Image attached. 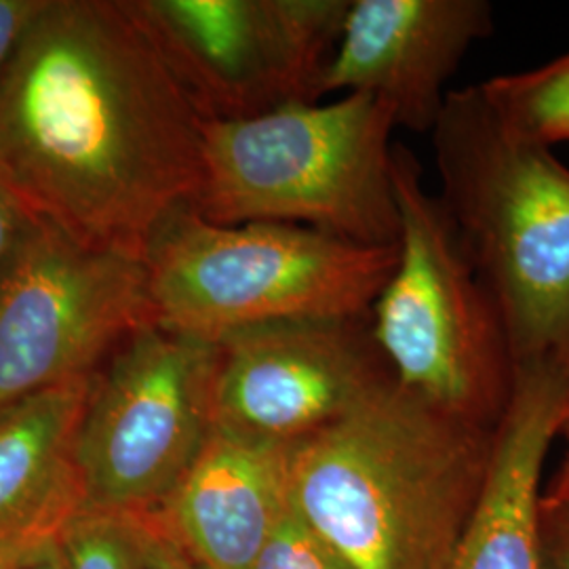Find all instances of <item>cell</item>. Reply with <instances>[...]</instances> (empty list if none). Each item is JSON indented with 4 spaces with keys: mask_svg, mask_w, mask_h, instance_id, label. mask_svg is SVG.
<instances>
[{
    "mask_svg": "<svg viewBox=\"0 0 569 569\" xmlns=\"http://www.w3.org/2000/svg\"><path fill=\"white\" fill-rule=\"evenodd\" d=\"M0 171L72 239L143 258L203 176L201 117L121 0H44L0 70Z\"/></svg>",
    "mask_w": 569,
    "mask_h": 569,
    "instance_id": "obj_1",
    "label": "cell"
},
{
    "mask_svg": "<svg viewBox=\"0 0 569 569\" xmlns=\"http://www.w3.org/2000/svg\"><path fill=\"white\" fill-rule=\"evenodd\" d=\"M493 435L392 380L289 448V502L352 569H446Z\"/></svg>",
    "mask_w": 569,
    "mask_h": 569,
    "instance_id": "obj_2",
    "label": "cell"
},
{
    "mask_svg": "<svg viewBox=\"0 0 569 569\" xmlns=\"http://www.w3.org/2000/svg\"><path fill=\"white\" fill-rule=\"evenodd\" d=\"M446 207L509 336L515 367L569 361V169L481 87L449 91L430 131Z\"/></svg>",
    "mask_w": 569,
    "mask_h": 569,
    "instance_id": "obj_3",
    "label": "cell"
},
{
    "mask_svg": "<svg viewBox=\"0 0 569 569\" xmlns=\"http://www.w3.org/2000/svg\"><path fill=\"white\" fill-rule=\"evenodd\" d=\"M395 129L387 106L366 93L201 121L203 176L190 207L211 224L305 226L350 243L397 244Z\"/></svg>",
    "mask_w": 569,
    "mask_h": 569,
    "instance_id": "obj_4",
    "label": "cell"
},
{
    "mask_svg": "<svg viewBox=\"0 0 569 569\" xmlns=\"http://www.w3.org/2000/svg\"><path fill=\"white\" fill-rule=\"evenodd\" d=\"M142 260L154 323L218 345L270 323L369 317L397 244L305 226L211 224L183 204L152 232Z\"/></svg>",
    "mask_w": 569,
    "mask_h": 569,
    "instance_id": "obj_5",
    "label": "cell"
},
{
    "mask_svg": "<svg viewBox=\"0 0 569 569\" xmlns=\"http://www.w3.org/2000/svg\"><path fill=\"white\" fill-rule=\"evenodd\" d=\"M392 183L397 266L369 312L373 340L399 387L493 432L515 385L502 317L406 146H392Z\"/></svg>",
    "mask_w": 569,
    "mask_h": 569,
    "instance_id": "obj_6",
    "label": "cell"
},
{
    "mask_svg": "<svg viewBox=\"0 0 569 569\" xmlns=\"http://www.w3.org/2000/svg\"><path fill=\"white\" fill-rule=\"evenodd\" d=\"M220 348L140 327L89 388L77 439L84 510L133 517L163 507L213 430Z\"/></svg>",
    "mask_w": 569,
    "mask_h": 569,
    "instance_id": "obj_7",
    "label": "cell"
},
{
    "mask_svg": "<svg viewBox=\"0 0 569 569\" xmlns=\"http://www.w3.org/2000/svg\"><path fill=\"white\" fill-rule=\"evenodd\" d=\"M148 323L142 258L89 247L30 216L0 268V413L91 378Z\"/></svg>",
    "mask_w": 569,
    "mask_h": 569,
    "instance_id": "obj_8",
    "label": "cell"
},
{
    "mask_svg": "<svg viewBox=\"0 0 569 569\" xmlns=\"http://www.w3.org/2000/svg\"><path fill=\"white\" fill-rule=\"evenodd\" d=\"M201 121L321 100L350 0H121Z\"/></svg>",
    "mask_w": 569,
    "mask_h": 569,
    "instance_id": "obj_9",
    "label": "cell"
},
{
    "mask_svg": "<svg viewBox=\"0 0 569 569\" xmlns=\"http://www.w3.org/2000/svg\"><path fill=\"white\" fill-rule=\"evenodd\" d=\"M218 348L213 427L279 448L336 425L395 380L369 317L253 327Z\"/></svg>",
    "mask_w": 569,
    "mask_h": 569,
    "instance_id": "obj_10",
    "label": "cell"
},
{
    "mask_svg": "<svg viewBox=\"0 0 569 569\" xmlns=\"http://www.w3.org/2000/svg\"><path fill=\"white\" fill-rule=\"evenodd\" d=\"M491 30L486 0H350L321 98L366 93L387 106L397 127L430 133L451 74Z\"/></svg>",
    "mask_w": 569,
    "mask_h": 569,
    "instance_id": "obj_11",
    "label": "cell"
},
{
    "mask_svg": "<svg viewBox=\"0 0 569 569\" xmlns=\"http://www.w3.org/2000/svg\"><path fill=\"white\" fill-rule=\"evenodd\" d=\"M568 407L569 361L515 367L486 483L446 569H545L540 477Z\"/></svg>",
    "mask_w": 569,
    "mask_h": 569,
    "instance_id": "obj_12",
    "label": "cell"
},
{
    "mask_svg": "<svg viewBox=\"0 0 569 569\" xmlns=\"http://www.w3.org/2000/svg\"><path fill=\"white\" fill-rule=\"evenodd\" d=\"M289 507V448L213 427L152 515L199 568L249 569Z\"/></svg>",
    "mask_w": 569,
    "mask_h": 569,
    "instance_id": "obj_13",
    "label": "cell"
},
{
    "mask_svg": "<svg viewBox=\"0 0 569 569\" xmlns=\"http://www.w3.org/2000/svg\"><path fill=\"white\" fill-rule=\"evenodd\" d=\"M93 376L0 413V545L58 540L84 510L77 439Z\"/></svg>",
    "mask_w": 569,
    "mask_h": 569,
    "instance_id": "obj_14",
    "label": "cell"
},
{
    "mask_svg": "<svg viewBox=\"0 0 569 569\" xmlns=\"http://www.w3.org/2000/svg\"><path fill=\"white\" fill-rule=\"evenodd\" d=\"M493 110L528 140L552 148L569 140V53L519 74L479 84Z\"/></svg>",
    "mask_w": 569,
    "mask_h": 569,
    "instance_id": "obj_15",
    "label": "cell"
},
{
    "mask_svg": "<svg viewBox=\"0 0 569 569\" xmlns=\"http://www.w3.org/2000/svg\"><path fill=\"white\" fill-rule=\"evenodd\" d=\"M66 569H146L127 517L82 510L61 531Z\"/></svg>",
    "mask_w": 569,
    "mask_h": 569,
    "instance_id": "obj_16",
    "label": "cell"
},
{
    "mask_svg": "<svg viewBox=\"0 0 569 569\" xmlns=\"http://www.w3.org/2000/svg\"><path fill=\"white\" fill-rule=\"evenodd\" d=\"M249 569H352V566L289 507Z\"/></svg>",
    "mask_w": 569,
    "mask_h": 569,
    "instance_id": "obj_17",
    "label": "cell"
},
{
    "mask_svg": "<svg viewBox=\"0 0 569 569\" xmlns=\"http://www.w3.org/2000/svg\"><path fill=\"white\" fill-rule=\"evenodd\" d=\"M138 547L142 552L143 568L146 569H201L186 552H183L159 526L152 512L127 517Z\"/></svg>",
    "mask_w": 569,
    "mask_h": 569,
    "instance_id": "obj_18",
    "label": "cell"
},
{
    "mask_svg": "<svg viewBox=\"0 0 569 569\" xmlns=\"http://www.w3.org/2000/svg\"><path fill=\"white\" fill-rule=\"evenodd\" d=\"M545 569H569V509H545L540 505Z\"/></svg>",
    "mask_w": 569,
    "mask_h": 569,
    "instance_id": "obj_19",
    "label": "cell"
},
{
    "mask_svg": "<svg viewBox=\"0 0 569 569\" xmlns=\"http://www.w3.org/2000/svg\"><path fill=\"white\" fill-rule=\"evenodd\" d=\"M44 0H0V70Z\"/></svg>",
    "mask_w": 569,
    "mask_h": 569,
    "instance_id": "obj_20",
    "label": "cell"
},
{
    "mask_svg": "<svg viewBox=\"0 0 569 569\" xmlns=\"http://www.w3.org/2000/svg\"><path fill=\"white\" fill-rule=\"evenodd\" d=\"M30 216L32 213L21 203L20 197L0 171V268L11 253Z\"/></svg>",
    "mask_w": 569,
    "mask_h": 569,
    "instance_id": "obj_21",
    "label": "cell"
},
{
    "mask_svg": "<svg viewBox=\"0 0 569 569\" xmlns=\"http://www.w3.org/2000/svg\"><path fill=\"white\" fill-rule=\"evenodd\" d=\"M20 569H66V559H63V550L60 547V538L58 540H49L41 547L32 550Z\"/></svg>",
    "mask_w": 569,
    "mask_h": 569,
    "instance_id": "obj_22",
    "label": "cell"
},
{
    "mask_svg": "<svg viewBox=\"0 0 569 569\" xmlns=\"http://www.w3.org/2000/svg\"><path fill=\"white\" fill-rule=\"evenodd\" d=\"M540 505L545 509H569V453L549 491L540 496Z\"/></svg>",
    "mask_w": 569,
    "mask_h": 569,
    "instance_id": "obj_23",
    "label": "cell"
},
{
    "mask_svg": "<svg viewBox=\"0 0 569 569\" xmlns=\"http://www.w3.org/2000/svg\"><path fill=\"white\" fill-rule=\"evenodd\" d=\"M41 547V545H39ZM37 547H20V545H0V569H20L23 559Z\"/></svg>",
    "mask_w": 569,
    "mask_h": 569,
    "instance_id": "obj_24",
    "label": "cell"
},
{
    "mask_svg": "<svg viewBox=\"0 0 569 569\" xmlns=\"http://www.w3.org/2000/svg\"><path fill=\"white\" fill-rule=\"evenodd\" d=\"M561 435H566V439L569 441V407L568 413H566V422H563V428H561Z\"/></svg>",
    "mask_w": 569,
    "mask_h": 569,
    "instance_id": "obj_25",
    "label": "cell"
}]
</instances>
